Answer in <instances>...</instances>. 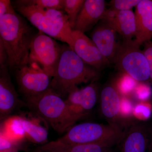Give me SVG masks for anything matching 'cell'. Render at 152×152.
I'll list each match as a JSON object with an SVG mask.
<instances>
[{
  "mask_svg": "<svg viewBox=\"0 0 152 152\" xmlns=\"http://www.w3.org/2000/svg\"><path fill=\"white\" fill-rule=\"evenodd\" d=\"M36 34L15 10L0 18V44L7 55L10 69L15 70L28 61L30 46Z\"/></svg>",
  "mask_w": 152,
  "mask_h": 152,
  "instance_id": "cell-1",
  "label": "cell"
},
{
  "mask_svg": "<svg viewBox=\"0 0 152 152\" xmlns=\"http://www.w3.org/2000/svg\"><path fill=\"white\" fill-rule=\"evenodd\" d=\"M99 77L98 70L86 64L69 45L64 46L51 80V89L63 97L77 85L95 82Z\"/></svg>",
  "mask_w": 152,
  "mask_h": 152,
  "instance_id": "cell-2",
  "label": "cell"
},
{
  "mask_svg": "<svg viewBox=\"0 0 152 152\" xmlns=\"http://www.w3.org/2000/svg\"><path fill=\"white\" fill-rule=\"evenodd\" d=\"M25 100L31 111L43 119L59 134L67 132L80 120L65 100L51 89L37 96L25 99Z\"/></svg>",
  "mask_w": 152,
  "mask_h": 152,
  "instance_id": "cell-3",
  "label": "cell"
},
{
  "mask_svg": "<svg viewBox=\"0 0 152 152\" xmlns=\"http://www.w3.org/2000/svg\"><path fill=\"white\" fill-rule=\"evenodd\" d=\"M15 10L39 30L53 39L72 45V33L67 15L64 11L42 8L32 5L26 4L15 1Z\"/></svg>",
  "mask_w": 152,
  "mask_h": 152,
  "instance_id": "cell-4",
  "label": "cell"
},
{
  "mask_svg": "<svg viewBox=\"0 0 152 152\" xmlns=\"http://www.w3.org/2000/svg\"><path fill=\"white\" fill-rule=\"evenodd\" d=\"M124 134L115 123H83L74 125L64 135L57 140L71 145L97 144L112 148L121 142Z\"/></svg>",
  "mask_w": 152,
  "mask_h": 152,
  "instance_id": "cell-5",
  "label": "cell"
},
{
  "mask_svg": "<svg viewBox=\"0 0 152 152\" xmlns=\"http://www.w3.org/2000/svg\"><path fill=\"white\" fill-rule=\"evenodd\" d=\"M134 40H125L119 44L113 63L123 74L137 82L149 81V66L143 52Z\"/></svg>",
  "mask_w": 152,
  "mask_h": 152,
  "instance_id": "cell-6",
  "label": "cell"
},
{
  "mask_svg": "<svg viewBox=\"0 0 152 152\" xmlns=\"http://www.w3.org/2000/svg\"><path fill=\"white\" fill-rule=\"evenodd\" d=\"M15 70L19 91L25 99L37 96L51 89V77L37 63L28 60Z\"/></svg>",
  "mask_w": 152,
  "mask_h": 152,
  "instance_id": "cell-7",
  "label": "cell"
},
{
  "mask_svg": "<svg viewBox=\"0 0 152 152\" xmlns=\"http://www.w3.org/2000/svg\"><path fill=\"white\" fill-rule=\"evenodd\" d=\"M62 47L53 38L39 31L32 41L28 60L37 63L53 77L61 56Z\"/></svg>",
  "mask_w": 152,
  "mask_h": 152,
  "instance_id": "cell-8",
  "label": "cell"
},
{
  "mask_svg": "<svg viewBox=\"0 0 152 152\" xmlns=\"http://www.w3.org/2000/svg\"><path fill=\"white\" fill-rule=\"evenodd\" d=\"M72 38L71 49L88 65L100 70L110 64L92 40L87 37L84 33L73 30Z\"/></svg>",
  "mask_w": 152,
  "mask_h": 152,
  "instance_id": "cell-9",
  "label": "cell"
},
{
  "mask_svg": "<svg viewBox=\"0 0 152 152\" xmlns=\"http://www.w3.org/2000/svg\"><path fill=\"white\" fill-rule=\"evenodd\" d=\"M8 66L0 64V118L10 117L13 112L24 106L26 102L19 98L9 73Z\"/></svg>",
  "mask_w": 152,
  "mask_h": 152,
  "instance_id": "cell-10",
  "label": "cell"
},
{
  "mask_svg": "<svg viewBox=\"0 0 152 152\" xmlns=\"http://www.w3.org/2000/svg\"><path fill=\"white\" fill-rule=\"evenodd\" d=\"M66 96L65 100L68 105L80 119L95 107L99 96V89L93 82L82 88L76 87Z\"/></svg>",
  "mask_w": 152,
  "mask_h": 152,
  "instance_id": "cell-11",
  "label": "cell"
},
{
  "mask_svg": "<svg viewBox=\"0 0 152 152\" xmlns=\"http://www.w3.org/2000/svg\"><path fill=\"white\" fill-rule=\"evenodd\" d=\"M117 33L114 28L100 20L95 26L91 36L99 50L110 64L113 62L119 45L117 42Z\"/></svg>",
  "mask_w": 152,
  "mask_h": 152,
  "instance_id": "cell-12",
  "label": "cell"
},
{
  "mask_svg": "<svg viewBox=\"0 0 152 152\" xmlns=\"http://www.w3.org/2000/svg\"><path fill=\"white\" fill-rule=\"evenodd\" d=\"M18 115L28 141L40 145L48 142V124L46 121L31 111L22 113Z\"/></svg>",
  "mask_w": 152,
  "mask_h": 152,
  "instance_id": "cell-13",
  "label": "cell"
},
{
  "mask_svg": "<svg viewBox=\"0 0 152 152\" xmlns=\"http://www.w3.org/2000/svg\"><path fill=\"white\" fill-rule=\"evenodd\" d=\"M104 0H86L77 18L74 30L83 33L97 24L106 10Z\"/></svg>",
  "mask_w": 152,
  "mask_h": 152,
  "instance_id": "cell-14",
  "label": "cell"
},
{
  "mask_svg": "<svg viewBox=\"0 0 152 152\" xmlns=\"http://www.w3.org/2000/svg\"><path fill=\"white\" fill-rule=\"evenodd\" d=\"M137 33L134 41L140 46L152 37V0H141L135 11Z\"/></svg>",
  "mask_w": 152,
  "mask_h": 152,
  "instance_id": "cell-15",
  "label": "cell"
},
{
  "mask_svg": "<svg viewBox=\"0 0 152 152\" xmlns=\"http://www.w3.org/2000/svg\"><path fill=\"white\" fill-rule=\"evenodd\" d=\"M148 141L145 127L140 124L133 125L124 132L121 152H147Z\"/></svg>",
  "mask_w": 152,
  "mask_h": 152,
  "instance_id": "cell-16",
  "label": "cell"
},
{
  "mask_svg": "<svg viewBox=\"0 0 152 152\" xmlns=\"http://www.w3.org/2000/svg\"><path fill=\"white\" fill-rule=\"evenodd\" d=\"M101 109L105 118L113 121L117 118L121 110V97L117 84L111 83L102 89L100 94Z\"/></svg>",
  "mask_w": 152,
  "mask_h": 152,
  "instance_id": "cell-17",
  "label": "cell"
},
{
  "mask_svg": "<svg viewBox=\"0 0 152 152\" xmlns=\"http://www.w3.org/2000/svg\"><path fill=\"white\" fill-rule=\"evenodd\" d=\"M31 152H113L112 148L97 144L71 145L56 140L36 147Z\"/></svg>",
  "mask_w": 152,
  "mask_h": 152,
  "instance_id": "cell-18",
  "label": "cell"
},
{
  "mask_svg": "<svg viewBox=\"0 0 152 152\" xmlns=\"http://www.w3.org/2000/svg\"><path fill=\"white\" fill-rule=\"evenodd\" d=\"M115 29L125 40H131L135 37L137 24L134 12L132 10L119 11Z\"/></svg>",
  "mask_w": 152,
  "mask_h": 152,
  "instance_id": "cell-19",
  "label": "cell"
},
{
  "mask_svg": "<svg viewBox=\"0 0 152 152\" xmlns=\"http://www.w3.org/2000/svg\"><path fill=\"white\" fill-rule=\"evenodd\" d=\"M1 121L0 136L15 141H28L19 115L10 116Z\"/></svg>",
  "mask_w": 152,
  "mask_h": 152,
  "instance_id": "cell-20",
  "label": "cell"
},
{
  "mask_svg": "<svg viewBox=\"0 0 152 152\" xmlns=\"http://www.w3.org/2000/svg\"><path fill=\"white\" fill-rule=\"evenodd\" d=\"M85 1L84 0H64V11L67 15L70 26L72 30L75 28L76 20Z\"/></svg>",
  "mask_w": 152,
  "mask_h": 152,
  "instance_id": "cell-21",
  "label": "cell"
},
{
  "mask_svg": "<svg viewBox=\"0 0 152 152\" xmlns=\"http://www.w3.org/2000/svg\"><path fill=\"white\" fill-rule=\"evenodd\" d=\"M19 2L45 9L64 11V0H19Z\"/></svg>",
  "mask_w": 152,
  "mask_h": 152,
  "instance_id": "cell-22",
  "label": "cell"
},
{
  "mask_svg": "<svg viewBox=\"0 0 152 152\" xmlns=\"http://www.w3.org/2000/svg\"><path fill=\"white\" fill-rule=\"evenodd\" d=\"M25 142L13 141L0 136V152H19L24 148Z\"/></svg>",
  "mask_w": 152,
  "mask_h": 152,
  "instance_id": "cell-23",
  "label": "cell"
},
{
  "mask_svg": "<svg viewBox=\"0 0 152 152\" xmlns=\"http://www.w3.org/2000/svg\"><path fill=\"white\" fill-rule=\"evenodd\" d=\"M141 0H113L110 2V7L117 11L131 10L136 7Z\"/></svg>",
  "mask_w": 152,
  "mask_h": 152,
  "instance_id": "cell-24",
  "label": "cell"
},
{
  "mask_svg": "<svg viewBox=\"0 0 152 152\" xmlns=\"http://www.w3.org/2000/svg\"><path fill=\"white\" fill-rule=\"evenodd\" d=\"M118 12V11L111 7L108 10H106L101 20L108 24L116 30V25Z\"/></svg>",
  "mask_w": 152,
  "mask_h": 152,
  "instance_id": "cell-25",
  "label": "cell"
},
{
  "mask_svg": "<svg viewBox=\"0 0 152 152\" xmlns=\"http://www.w3.org/2000/svg\"><path fill=\"white\" fill-rule=\"evenodd\" d=\"M135 80L126 74H123V77L120 81V83L118 86L119 90H121L124 92H127L132 90L135 86Z\"/></svg>",
  "mask_w": 152,
  "mask_h": 152,
  "instance_id": "cell-26",
  "label": "cell"
},
{
  "mask_svg": "<svg viewBox=\"0 0 152 152\" xmlns=\"http://www.w3.org/2000/svg\"><path fill=\"white\" fill-rule=\"evenodd\" d=\"M144 49L142 50L144 54L148 61L150 71L149 81L152 83V42L148 41L144 44Z\"/></svg>",
  "mask_w": 152,
  "mask_h": 152,
  "instance_id": "cell-27",
  "label": "cell"
},
{
  "mask_svg": "<svg viewBox=\"0 0 152 152\" xmlns=\"http://www.w3.org/2000/svg\"><path fill=\"white\" fill-rule=\"evenodd\" d=\"M14 7L9 0L0 1V18L6 14L9 13L15 10Z\"/></svg>",
  "mask_w": 152,
  "mask_h": 152,
  "instance_id": "cell-28",
  "label": "cell"
},
{
  "mask_svg": "<svg viewBox=\"0 0 152 152\" xmlns=\"http://www.w3.org/2000/svg\"><path fill=\"white\" fill-rule=\"evenodd\" d=\"M138 90L140 96H142V97H148L151 93V89L145 85L140 86Z\"/></svg>",
  "mask_w": 152,
  "mask_h": 152,
  "instance_id": "cell-29",
  "label": "cell"
}]
</instances>
